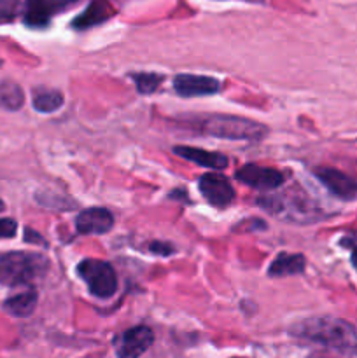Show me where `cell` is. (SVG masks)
<instances>
[{
	"instance_id": "cell-1",
	"label": "cell",
	"mask_w": 357,
	"mask_h": 358,
	"mask_svg": "<svg viewBox=\"0 0 357 358\" xmlns=\"http://www.w3.org/2000/svg\"><path fill=\"white\" fill-rule=\"evenodd\" d=\"M289 332L304 341L357 355V327L340 318H308L293 325Z\"/></svg>"
},
{
	"instance_id": "cell-2",
	"label": "cell",
	"mask_w": 357,
	"mask_h": 358,
	"mask_svg": "<svg viewBox=\"0 0 357 358\" xmlns=\"http://www.w3.org/2000/svg\"><path fill=\"white\" fill-rule=\"evenodd\" d=\"M49 261L31 252H9L0 255V285H28L48 273Z\"/></svg>"
},
{
	"instance_id": "cell-3",
	"label": "cell",
	"mask_w": 357,
	"mask_h": 358,
	"mask_svg": "<svg viewBox=\"0 0 357 358\" xmlns=\"http://www.w3.org/2000/svg\"><path fill=\"white\" fill-rule=\"evenodd\" d=\"M202 131L224 140H262L268 133V128L261 122L238 115L214 114L203 119Z\"/></svg>"
},
{
	"instance_id": "cell-4",
	"label": "cell",
	"mask_w": 357,
	"mask_h": 358,
	"mask_svg": "<svg viewBox=\"0 0 357 358\" xmlns=\"http://www.w3.org/2000/svg\"><path fill=\"white\" fill-rule=\"evenodd\" d=\"M77 273L84 280L90 292L100 299H108L118 290V276L108 262L98 261V259H84L77 266Z\"/></svg>"
},
{
	"instance_id": "cell-5",
	"label": "cell",
	"mask_w": 357,
	"mask_h": 358,
	"mask_svg": "<svg viewBox=\"0 0 357 358\" xmlns=\"http://www.w3.org/2000/svg\"><path fill=\"white\" fill-rule=\"evenodd\" d=\"M154 343V334L146 325H139L122 332L115 339V353L119 358H140Z\"/></svg>"
},
{
	"instance_id": "cell-6",
	"label": "cell",
	"mask_w": 357,
	"mask_h": 358,
	"mask_svg": "<svg viewBox=\"0 0 357 358\" xmlns=\"http://www.w3.org/2000/svg\"><path fill=\"white\" fill-rule=\"evenodd\" d=\"M237 180L258 191H273L284 184V175L275 168L258 166V164H245L237 171Z\"/></svg>"
},
{
	"instance_id": "cell-7",
	"label": "cell",
	"mask_w": 357,
	"mask_h": 358,
	"mask_svg": "<svg viewBox=\"0 0 357 358\" xmlns=\"http://www.w3.org/2000/svg\"><path fill=\"white\" fill-rule=\"evenodd\" d=\"M200 192L203 194V198L214 206H227L233 203L234 199V191L231 182L226 177H223L220 173H206L200 178L198 182Z\"/></svg>"
},
{
	"instance_id": "cell-8",
	"label": "cell",
	"mask_w": 357,
	"mask_h": 358,
	"mask_svg": "<svg viewBox=\"0 0 357 358\" xmlns=\"http://www.w3.org/2000/svg\"><path fill=\"white\" fill-rule=\"evenodd\" d=\"M315 175L321 184L328 189L331 194L340 199H356L357 198V180L345 175L343 171L335 168H318Z\"/></svg>"
},
{
	"instance_id": "cell-9",
	"label": "cell",
	"mask_w": 357,
	"mask_h": 358,
	"mask_svg": "<svg viewBox=\"0 0 357 358\" xmlns=\"http://www.w3.org/2000/svg\"><path fill=\"white\" fill-rule=\"evenodd\" d=\"M174 90L181 96H209L220 90V83L214 77L192 76V73H181L174 79Z\"/></svg>"
},
{
	"instance_id": "cell-10",
	"label": "cell",
	"mask_w": 357,
	"mask_h": 358,
	"mask_svg": "<svg viewBox=\"0 0 357 358\" xmlns=\"http://www.w3.org/2000/svg\"><path fill=\"white\" fill-rule=\"evenodd\" d=\"M114 226V217L108 210L100 208H88L77 215L76 227L80 234H104L112 229Z\"/></svg>"
},
{
	"instance_id": "cell-11",
	"label": "cell",
	"mask_w": 357,
	"mask_h": 358,
	"mask_svg": "<svg viewBox=\"0 0 357 358\" xmlns=\"http://www.w3.org/2000/svg\"><path fill=\"white\" fill-rule=\"evenodd\" d=\"M114 13L115 10L114 7L111 6V2H107V0H93V2L84 9L83 14H79V16L72 21V27L76 28V30H88V28L97 27V24L107 21L108 17L114 16Z\"/></svg>"
},
{
	"instance_id": "cell-12",
	"label": "cell",
	"mask_w": 357,
	"mask_h": 358,
	"mask_svg": "<svg viewBox=\"0 0 357 358\" xmlns=\"http://www.w3.org/2000/svg\"><path fill=\"white\" fill-rule=\"evenodd\" d=\"M174 152L178 157L192 161L203 168H212V170H224L227 166V157L220 152H210V150L198 149V147H174Z\"/></svg>"
},
{
	"instance_id": "cell-13",
	"label": "cell",
	"mask_w": 357,
	"mask_h": 358,
	"mask_svg": "<svg viewBox=\"0 0 357 358\" xmlns=\"http://www.w3.org/2000/svg\"><path fill=\"white\" fill-rule=\"evenodd\" d=\"M304 271V257L300 254H282L276 255L273 259V262L270 264L268 275L276 276V278H282V276H290V275H300Z\"/></svg>"
},
{
	"instance_id": "cell-14",
	"label": "cell",
	"mask_w": 357,
	"mask_h": 358,
	"mask_svg": "<svg viewBox=\"0 0 357 358\" xmlns=\"http://www.w3.org/2000/svg\"><path fill=\"white\" fill-rule=\"evenodd\" d=\"M37 292L35 290H27V292H21L18 296L10 297L4 303V310L7 313H10L13 317H28L35 311V306H37Z\"/></svg>"
},
{
	"instance_id": "cell-15",
	"label": "cell",
	"mask_w": 357,
	"mask_h": 358,
	"mask_svg": "<svg viewBox=\"0 0 357 358\" xmlns=\"http://www.w3.org/2000/svg\"><path fill=\"white\" fill-rule=\"evenodd\" d=\"M51 14L52 10L48 0H27V3H24V23L28 27H46L51 20Z\"/></svg>"
},
{
	"instance_id": "cell-16",
	"label": "cell",
	"mask_w": 357,
	"mask_h": 358,
	"mask_svg": "<svg viewBox=\"0 0 357 358\" xmlns=\"http://www.w3.org/2000/svg\"><path fill=\"white\" fill-rule=\"evenodd\" d=\"M34 108L42 112V114H51L56 112L63 103L65 98L58 90H48V87H41V90L34 91Z\"/></svg>"
},
{
	"instance_id": "cell-17",
	"label": "cell",
	"mask_w": 357,
	"mask_h": 358,
	"mask_svg": "<svg viewBox=\"0 0 357 358\" xmlns=\"http://www.w3.org/2000/svg\"><path fill=\"white\" fill-rule=\"evenodd\" d=\"M24 94L16 83L4 80L0 83V107L7 110H18L23 107Z\"/></svg>"
},
{
	"instance_id": "cell-18",
	"label": "cell",
	"mask_w": 357,
	"mask_h": 358,
	"mask_svg": "<svg viewBox=\"0 0 357 358\" xmlns=\"http://www.w3.org/2000/svg\"><path fill=\"white\" fill-rule=\"evenodd\" d=\"M133 79H135L136 90L144 94L156 91L161 84V77L158 73H136L133 76Z\"/></svg>"
},
{
	"instance_id": "cell-19",
	"label": "cell",
	"mask_w": 357,
	"mask_h": 358,
	"mask_svg": "<svg viewBox=\"0 0 357 358\" xmlns=\"http://www.w3.org/2000/svg\"><path fill=\"white\" fill-rule=\"evenodd\" d=\"M20 2L18 0H0V23H9L16 17Z\"/></svg>"
},
{
	"instance_id": "cell-20",
	"label": "cell",
	"mask_w": 357,
	"mask_h": 358,
	"mask_svg": "<svg viewBox=\"0 0 357 358\" xmlns=\"http://www.w3.org/2000/svg\"><path fill=\"white\" fill-rule=\"evenodd\" d=\"M18 231L16 220L13 219H0V240L2 238H13Z\"/></svg>"
},
{
	"instance_id": "cell-21",
	"label": "cell",
	"mask_w": 357,
	"mask_h": 358,
	"mask_svg": "<svg viewBox=\"0 0 357 358\" xmlns=\"http://www.w3.org/2000/svg\"><path fill=\"white\" fill-rule=\"evenodd\" d=\"M76 2H79V0H48L49 7H51L52 14L55 13H59V10L66 9V7L74 6Z\"/></svg>"
},
{
	"instance_id": "cell-22",
	"label": "cell",
	"mask_w": 357,
	"mask_h": 358,
	"mask_svg": "<svg viewBox=\"0 0 357 358\" xmlns=\"http://www.w3.org/2000/svg\"><path fill=\"white\" fill-rule=\"evenodd\" d=\"M150 252L160 255H172L175 252V248L168 243H158V241H154V243H150Z\"/></svg>"
},
{
	"instance_id": "cell-23",
	"label": "cell",
	"mask_w": 357,
	"mask_h": 358,
	"mask_svg": "<svg viewBox=\"0 0 357 358\" xmlns=\"http://www.w3.org/2000/svg\"><path fill=\"white\" fill-rule=\"evenodd\" d=\"M343 243L349 245L350 250H352V264L357 269V240H345Z\"/></svg>"
},
{
	"instance_id": "cell-24",
	"label": "cell",
	"mask_w": 357,
	"mask_h": 358,
	"mask_svg": "<svg viewBox=\"0 0 357 358\" xmlns=\"http://www.w3.org/2000/svg\"><path fill=\"white\" fill-rule=\"evenodd\" d=\"M2 210H4V203L0 201V212H2Z\"/></svg>"
}]
</instances>
